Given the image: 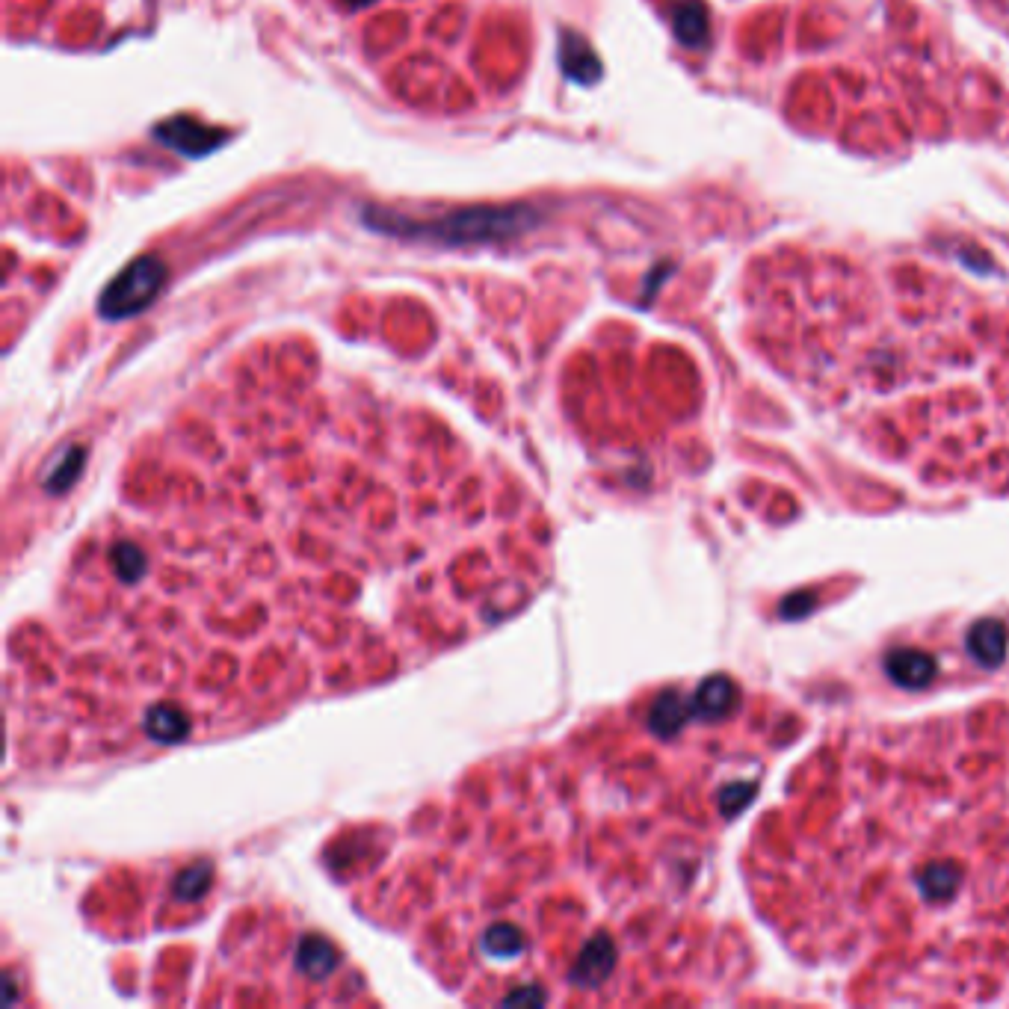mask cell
I'll return each instance as SVG.
<instances>
[{"label":"cell","mask_w":1009,"mask_h":1009,"mask_svg":"<svg viewBox=\"0 0 1009 1009\" xmlns=\"http://www.w3.org/2000/svg\"><path fill=\"white\" fill-rule=\"evenodd\" d=\"M361 222L376 234L459 249L521 237L542 222V214L530 205H471L447 211L441 217H409L379 205H364Z\"/></svg>","instance_id":"1"},{"label":"cell","mask_w":1009,"mask_h":1009,"mask_svg":"<svg viewBox=\"0 0 1009 1009\" xmlns=\"http://www.w3.org/2000/svg\"><path fill=\"white\" fill-rule=\"evenodd\" d=\"M169 267L157 255L134 258L98 296V314L104 320H125L145 311L166 285Z\"/></svg>","instance_id":"2"},{"label":"cell","mask_w":1009,"mask_h":1009,"mask_svg":"<svg viewBox=\"0 0 1009 1009\" xmlns=\"http://www.w3.org/2000/svg\"><path fill=\"white\" fill-rule=\"evenodd\" d=\"M151 137L184 157H205L228 140V131L208 128L190 116H175L151 128Z\"/></svg>","instance_id":"3"},{"label":"cell","mask_w":1009,"mask_h":1009,"mask_svg":"<svg viewBox=\"0 0 1009 1009\" xmlns=\"http://www.w3.org/2000/svg\"><path fill=\"white\" fill-rule=\"evenodd\" d=\"M560 69L572 83L589 86L601 77V60L595 57V51L580 33L563 30L560 33Z\"/></svg>","instance_id":"4"},{"label":"cell","mask_w":1009,"mask_h":1009,"mask_svg":"<svg viewBox=\"0 0 1009 1009\" xmlns=\"http://www.w3.org/2000/svg\"><path fill=\"white\" fill-rule=\"evenodd\" d=\"M672 24H675V36L684 45H702L705 36H708V12L699 0H684L675 9Z\"/></svg>","instance_id":"5"},{"label":"cell","mask_w":1009,"mask_h":1009,"mask_svg":"<svg viewBox=\"0 0 1009 1009\" xmlns=\"http://www.w3.org/2000/svg\"><path fill=\"white\" fill-rule=\"evenodd\" d=\"M350 6H367V3H373V0H347Z\"/></svg>","instance_id":"6"}]
</instances>
